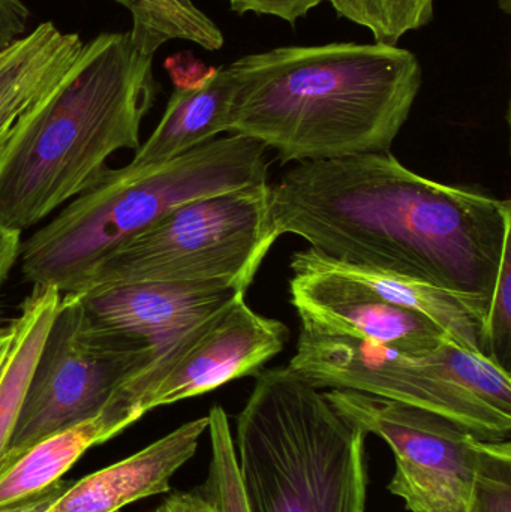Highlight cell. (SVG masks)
<instances>
[{"instance_id":"1","label":"cell","mask_w":511,"mask_h":512,"mask_svg":"<svg viewBox=\"0 0 511 512\" xmlns=\"http://www.w3.org/2000/svg\"><path fill=\"white\" fill-rule=\"evenodd\" d=\"M276 240L491 303L511 237L510 200L444 185L387 153L299 162L269 185Z\"/></svg>"},{"instance_id":"2","label":"cell","mask_w":511,"mask_h":512,"mask_svg":"<svg viewBox=\"0 0 511 512\" xmlns=\"http://www.w3.org/2000/svg\"><path fill=\"white\" fill-rule=\"evenodd\" d=\"M230 68V134L284 164L389 152L423 81L413 51L383 42L275 48Z\"/></svg>"},{"instance_id":"3","label":"cell","mask_w":511,"mask_h":512,"mask_svg":"<svg viewBox=\"0 0 511 512\" xmlns=\"http://www.w3.org/2000/svg\"><path fill=\"white\" fill-rule=\"evenodd\" d=\"M152 63L129 32L83 44L65 80L0 147V224L35 227L98 185L114 153L140 149L156 95Z\"/></svg>"},{"instance_id":"4","label":"cell","mask_w":511,"mask_h":512,"mask_svg":"<svg viewBox=\"0 0 511 512\" xmlns=\"http://www.w3.org/2000/svg\"><path fill=\"white\" fill-rule=\"evenodd\" d=\"M266 147L240 134L219 137L164 164L110 170L21 243V273L33 286L75 291L93 267L180 207L267 185Z\"/></svg>"},{"instance_id":"5","label":"cell","mask_w":511,"mask_h":512,"mask_svg":"<svg viewBox=\"0 0 511 512\" xmlns=\"http://www.w3.org/2000/svg\"><path fill=\"white\" fill-rule=\"evenodd\" d=\"M233 430L249 512H366V436L290 367L261 369Z\"/></svg>"},{"instance_id":"6","label":"cell","mask_w":511,"mask_h":512,"mask_svg":"<svg viewBox=\"0 0 511 512\" xmlns=\"http://www.w3.org/2000/svg\"><path fill=\"white\" fill-rule=\"evenodd\" d=\"M275 243L269 183L252 186L180 207L105 255L72 292L143 282H215L246 292Z\"/></svg>"},{"instance_id":"7","label":"cell","mask_w":511,"mask_h":512,"mask_svg":"<svg viewBox=\"0 0 511 512\" xmlns=\"http://www.w3.org/2000/svg\"><path fill=\"white\" fill-rule=\"evenodd\" d=\"M146 361V346L102 330L80 295L62 294L0 469L42 439L101 414Z\"/></svg>"},{"instance_id":"8","label":"cell","mask_w":511,"mask_h":512,"mask_svg":"<svg viewBox=\"0 0 511 512\" xmlns=\"http://www.w3.org/2000/svg\"><path fill=\"white\" fill-rule=\"evenodd\" d=\"M288 367L315 388L395 400L443 415L483 441H510L511 415L477 399L426 357L302 325Z\"/></svg>"},{"instance_id":"9","label":"cell","mask_w":511,"mask_h":512,"mask_svg":"<svg viewBox=\"0 0 511 512\" xmlns=\"http://www.w3.org/2000/svg\"><path fill=\"white\" fill-rule=\"evenodd\" d=\"M323 394L348 423L389 445L396 471L387 489L408 511H470L483 439L443 415L395 400L350 390Z\"/></svg>"},{"instance_id":"10","label":"cell","mask_w":511,"mask_h":512,"mask_svg":"<svg viewBox=\"0 0 511 512\" xmlns=\"http://www.w3.org/2000/svg\"><path fill=\"white\" fill-rule=\"evenodd\" d=\"M245 295L201 319L158 360L141 367L110 405L146 415L263 369L284 349L290 331L278 319L254 312Z\"/></svg>"},{"instance_id":"11","label":"cell","mask_w":511,"mask_h":512,"mask_svg":"<svg viewBox=\"0 0 511 512\" xmlns=\"http://www.w3.org/2000/svg\"><path fill=\"white\" fill-rule=\"evenodd\" d=\"M290 267L291 304L303 327L356 337L416 358L428 357L444 340H452L426 316L318 267L306 251L296 252Z\"/></svg>"},{"instance_id":"12","label":"cell","mask_w":511,"mask_h":512,"mask_svg":"<svg viewBox=\"0 0 511 512\" xmlns=\"http://www.w3.org/2000/svg\"><path fill=\"white\" fill-rule=\"evenodd\" d=\"M242 294L246 292L225 283L143 282L78 295L99 328L146 346L149 364L201 319Z\"/></svg>"},{"instance_id":"13","label":"cell","mask_w":511,"mask_h":512,"mask_svg":"<svg viewBox=\"0 0 511 512\" xmlns=\"http://www.w3.org/2000/svg\"><path fill=\"white\" fill-rule=\"evenodd\" d=\"M207 427V417L177 427L128 459L72 483L47 512H120L170 492L171 478L195 456Z\"/></svg>"},{"instance_id":"14","label":"cell","mask_w":511,"mask_h":512,"mask_svg":"<svg viewBox=\"0 0 511 512\" xmlns=\"http://www.w3.org/2000/svg\"><path fill=\"white\" fill-rule=\"evenodd\" d=\"M306 254L318 267L365 286L395 306L431 319L461 348L488 357L485 327L489 301L449 291L414 277L338 261L312 248L306 249Z\"/></svg>"},{"instance_id":"15","label":"cell","mask_w":511,"mask_h":512,"mask_svg":"<svg viewBox=\"0 0 511 512\" xmlns=\"http://www.w3.org/2000/svg\"><path fill=\"white\" fill-rule=\"evenodd\" d=\"M234 86L230 65L210 68L201 80L176 86L161 122L125 167L140 170L164 164L224 132L230 134Z\"/></svg>"},{"instance_id":"16","label":"cell","mask_w":511,"mask_h":512,"mask_svg":"<svg viewBox=\"0 0 511 512\" xmlns=\"http://www.w3.org/2000/svg\"><path fill=\"white\" fill-rule=\"evenodd\" d=\"M83 41L51 21L0 54V147L15 125L51 95L80 56Z\"/></svg>"},{"instance_id":"17","label":"cell","mask_w":511,"mask_h":512,"mask_svg":"<svg viewBox=\"0 0 511 512\" xmlns=\"http://www.w3.org/2000/svg\"><path fill=\"white\" fill-rule=\"evenodd\" d=\"M141 417L144 415L138 411L107 406L96 417L27 448L0 469V508L27 501L50 489L86 451L119 435Z\"/></svg>"},{"instance_id":"18","label":"cell","mask_w":511,"mask_h":512,"mask_svg":"<svg viewBox=\"0 0 511 512\" xmlns=\"http://www.w3.org/2000/svg\"><path fill=\"white\" fill-rule=\"evenodd\" d=\"M60 298L62 294L54 286H33L21 303L17 318L9 322L11 340L0 363V459L20 417L33 369Z\"/></svg>"},{"instance_id":"19","label":"cell","mask_w":511,"mask_h":512,"mask_svg":"<svg viewBox=\"0 0 511 512\" xmlns=\"http://www.w3.org/2000/svg\"><path fill=\"white\" fill-rule=\"evenodd\" d=\"M128 9L131 38L140 53L155 56L170 41H188L207 51L221 50L224 35L192 0H114Z\"/></svg>"},{"instance_id":"20","label":"cell","mask_w":511,"mask_h":512,"mask_svg":"<svg viewBox=\"0 0 511 512\" xmlns=\"http://www.w3.org/2000/svg\"><path fill=\"white\" fill-rule=\"evenodd\" d=\"M207 418L212 457L206 481L191 492L174 493L162 505L168 512H249L234 456L230 418L221 406H213Z\"/></svg>"},{"instance_id":"21","label":"cell","mask_w":511,"mask_h":512,"mask_svg":"<svg viewBox=\"0 0 511 512\" xmlns=\"http://www.w3.org/2000/svg\"><path fill=\"white\" fill-rule=\"evenodd\" d=\"M456 384L503 414L511 415L510 370L479 352L467 351L452 340H444L428 357Z\"/></svg>"},{"instance_id":"22","label":"cell","mask_w":511,"mask_h":512,"mask_svg":"<svg viewBox=\"0 0 511 512\" xmlns=\"http://www.w3.org/2000/svg\"><path fill=\"white\" fill-rule=\"evenodd\" d=\"M339 17L365 27L375 42L398 45L407 33L428 26L435 0H324Z\"/></svg>"},{"instance_id":"23","label":"cell","mask_w":511,"mask_h":512,"mask_svg":"<svg viewBox=\"0 0 511 512\" xmlns=\"http://www.w3.org/2000/svg\"><path fill=\"white\" fill-rule=\"evenodd\" d=\"M468 512H511L510 441H483Z\"/></svg>"},{"instance_id":"24","label":"cell","mask_w":511,"mask_h":512,"mask_svg":"<svg viewBox=\"0 0 511 512\" xmlns=\"http://www.w3.org/2000/svg\"><path fill=\"white\" fill-rule=\"evenodd\" d=\"M486 352L495 363L510 370L511 352V242L504 248L500 273L486 316Z\"/></svg>"},{"instance_id":"25","label":"cell","mask_w":511,"mask_h":512,"mask_svg":"<svg viewBox=\"0 0 511 512\" xmlns=\"http://www.w3.org/2000/svg\"><path fill=\"white\" fill-rule=\"evenodd\" d=\"M324 0H230L231 8L239 15L257 14L278 17L290 24L306 17Z\"/></svg>"},{"instance_id":"26","label":"cell","mask_w":511,"mask_h":512,"mask_svg":"<svg viewBox=\"0 0 511 512\" xmlns=\"http://www.w3.org/2000/svg\"><path fill=\"white\" fill-rule=\"evenodd\" d=\"M29 15L21 0H0V54L23 38Z\"/></svg>"},{"instance_id":"27","label":"cell","mask_w":511,"mask_h":512,"mask_svg":"<svg viewBox=\"0 0 511 512\" xmlns=\"http://www.w3.org/2000/svg\"><path fill=\"white\" fill-rule=\"evenodd\" d=\"M21 231L0 224V286L8 279L15 262L20 258Z\"/></svg>"},{"instance_id":"28","label":"cell","mask_w":511,"mask_h":512,"mask_svg":"<svg viewBox=\"0 0 511 512\" xmlns=\"http://www.w3.org/2000/svg\"><path fill=\"white\" fill-rule=\"evenodd\" d=\"M71 484L72 481L60 480L59 483L54 484V486H51L50 489L45 490V492L27 499V501L0 508V512H47L48 508L68 490Z\"/></svg>"},{"instance_id":"29","label":"cell","mask_w":511,"mask_h":512,"mask_svg":"<svg viewBox=\"0 0 511 512\" xmlns=\"http://www.w3.org/2000/svg\"><path fill=\"white\" fill-rule=\"evenodd\" d=\"M9 340H11V325L0 327V363L5 357L6 349H8Z\"/></svg>"},{"instance_id":"30","label":"cell","mask_w":511,"mask_h":512,"mask_svg":"<svg viewBox=\"0 0 511 512\" xmlns=\"http://www.w3.org/2000/svg\"><path fill=\"white\" fill-rule=\"evenodd\" d=\"M155 512H168V510L164 507V505H161V507H159Z\"/></svg>"}]
</instances>
